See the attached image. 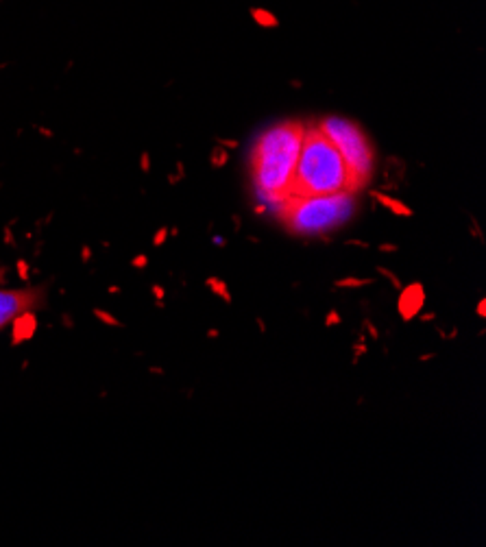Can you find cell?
<instances>
[{
	"label": "cell",
	"mask_w": 486,
	"mask_h": 547,
	"mask_svg": "<svg viewBox=\"0 0 486 547\" xmlns=\"http://www.w3.org/2000/svg\"><path fill=\"white\" fill-rule=\"evenodd\" d=\"M304 137L306 127L294 120H284L262 131L251 151V186L264 192L292 194V179Z\"/></svg>",
	"instance_id": "obj_1"
},
{
	"label": "cell",
	"mask_w": 486,
	"mask_h": 547,
	"mask_svg": "<svg viewBox=\"0 0 486 547\" xmlns=\"http://www.w3.org/2000/svg\"><path fill=\"white\" fill-rule=\"evenodd\" d=\"M351 190L349 170L336 151L327 135L316 129H306L304 147L296 160L292 194L294 197H312V194H334Z\"/></svg>",
	"instance_id": "obj_2"
},
{
	"label": "cell",
	"mask_w": 486,
	"mask_h": 547,
	"mask_svg": "<svg viewBox=\"0 0 486 547\" xmlns=\"http://www.w3.org/2000/svg\"><path fill=\"white\" fill-rule=\"evenodd\" d=\"M356 209L358 199L351 190L334 194L294 197L284 216V223L294 236L323 238L345 227L356 216Z\"/></svg>",
	"instance_id": "obj_3"
},
{
	"label": "cell",
	"mask_w": 486,
	"mask_h": 547,
	"mask_svg": "<svg viewBox=\"0 0 486 547\" xmlns=\"http://www.w3.org/2000/svg\"><path fill=\"white\" fill-rule=\"evenodd\" d=\"M319 129L327 135V140L334 144L336 151L341 153V157L349 170L351 192L364 188L373 177L376 151H373L362 127L343 116H325L321 120Z\"/></svg>",
	"instance_id": "obj_4"
},
{
	"label": "cell",
	"mask_w": 486,
	"mask_h": 547,
	"mask_svg": "<svg viewBox=\"0 0 486 547\" xmlns=\"http://www.w3.org/2000/svg\"><path fill=\"white\" fill-rule=\"evenodd\" d=\"M46 308V286L0 288V332L14 325L22 314Z\"/></svg>",
	"instance_id": "obj_5"
},
{
	"label": "cell",
	"mask_w": 486,
	"mask_h": 547,
	"mask_svg": "<svg viewBox=\"0 0 486 547\" xmlns=\"http://www.w3.org/2000/svg\"><path fill=\"white\" fill-rule=\"evenodd\" d=\"M423 306H425V288L419 281L399 290L397 312L401 321H413L415 316H419L423 312Z\"/></svg>",
	"instance_id": "obj_6"
},
{
	"label": "cell",
	"mask_w": 486,
	"mask_h": 547,
	"mask_svg": "<svg viewBox=\"0 0 486 547\" xmlns=\"http://www.w3.org/2000/svg\"><path fill=\"white\" fill-rule=\"evenodd\" d=\"M35 327H37V316H35V312L22 314V316L14 323V345H18V343H22V340L31 338L33 332H35Z\"/></svg>",
	"instance_id": "obj_7"
},
{
	"label": "cell",
	"mask_w": 486,
	"mask_h": 547,
	"mask_svg": "<svg viewBox=\"0 0 486 547\" xmlns=\"http://www.w3.org/2000/svg\"><path fill=\"white\" fill-rule=\"evenodd\" d=\"M205 286H207V290H212L216 297H220L227 306H232L234 297H232V290L227 288V281H222L220 277H207V279H205Z\"/></svg>",
	"instance_id": "obj_8"
},
{
	"label": "cell",
	"mask_w": 486,
	"mask_h": 547,
	"mask_svg": "<svg viewBox=\"0 0 486 547\" xmlns=\"http://www.w3.org/2000/svg\"><path fill=\"white\" fill-rule=\"evenodd\" d=\"M373 199H378L388 212H393L395 216H413V209H410L408 205H403L401 201H397V199H391V197H386V194H382V192H373Z\"/></svg>",
	"instance_id": "obj_9"
},
{
	"label": "cell",
	"mask_w": 486,
	"mask_h": 547,
	"mask_svg": "<svg viewBox=\"0 0 486 547\" xmlns=\"http://www.w3.org/2000/svg\"><path fill=\"white\" fill-rule=\"evenodd\" d=\"M373 283V279L371 277H343V279H338V281H334V286L336 288H343V290H347V288H366V286H371Z\"/></svg>",
	"instance_id": "obj_10"
},
{
	"label": "cell",
	"mask_w": 486,
	"mask_h": 547,
	"mask_svg": "<svg viewBox=\"0 0 486 547\" xmlns=\"http://www.w3.org/2000/svg\"><path fill=\"white\" fill-rule=\"evenodd\" d=\"M251 16H253V20L259 24V26H269V28H273V26H277L279 22H277V18L271 14V11H264V9H253L251 11Z\"/></svg>",
	"instance_id": "obj_11"
},
{
	"label": "cell",
	"mask_w": 486,
	"mask_h": 547,
	"mask_svg": "<svg viewBox=\"0 0 486 547\" xmlns=\"http://www.w3.org/2000/svg\"><path fill=\"white\" fill-rule=\"evenodd\" d=\"M227 157H229V153H227L225 149H222V147H218V149L212 153L210 162H212V166L220 168V166H225V164H227Z\"/></svg>",
	"instance_id": "obj_12"
},
{
	"label": "cell",
	"mask_w": 486,
	"mask_h": 547,
	"mask_svg": "<svg viewBox=\"0 0 486 547\" xmlns=\"http://www.w3.org/2000/svg\"><path fill=\"white\" fill-rule=\"evenodd\" d=\"M378 273L382 275V277H386L388 281H391V286L395 288V290H401L403 288V283H401V279L391 271V269H384V266H378Z\"/></svg>",
	"instance_id": "obj_13"
},
{
	"label": "cell",
	"mask_w": 486,
	"mask_h": 547,
	"mask_svg": "<svg viewBox=\"0 0 486 547\" xmlns=\"http://www.w3.org/2000/svg\"><path fill=\"white\" fill-rule=\"evenodd\" d=\"M341 323H343L341 312H336V310H329V312H327V316H325V327H336V325H341Z\"/></svg>",
	"instance_id": "obj_14"
},
{
	"label": "cell",
	"mask_w": 486,
	"mask_h": 547,
	"mask_svg": "<svg viewBox=\"0 0 486 547\" xmlns=\"http://www.w3.org/2000/svg\"><path fill=\"white\" fill-rule=\"evenodd\" d=\"M364 330L368 332L371 340H380V330H378V327H376V325H373V321L364 318Z\"/></svg>",
	"instance_id": "obj_15"
},
{
	"label": "cell",
	"mask_w": 486,
	"mask_h": 547,
	"mask_svg": "<svg viewBox=\"0 0 486 547\" xmlns=\"http://www.w3.org/2000/svg\"><path fill=\"white\" fill-rule=\"evenodd\" d=\"M94 314H96V316H98V318H100L103 323H107V325H116V327L120 325V323H118V321H116L114 316H111V314H107V312H103V310H96Z\"/></svg>",
	"instance_id": "obj_16"
},
{
	"label": "cell",
	"mask_w": 486,
	"mask_h": 547,
	"mask_svg": "<svg viewBox=\"0 0 486 547\" xmlns=\"http://www.w3.org/2000/svg\"><path fill=\"white\" fill-rule=\"evenodd\" d=\"M353 351H356V358H353V364H356V362H358V358L366 353V347H364V336H360V340L353 345Z\"/></svg>",
	"instance_id": "obj_17"
},
{
	"label": "cell",
	"mask_w": 486,
	"mask_h": 547,
	"mask_svg": "<svg viewBox=\"0 0 486 547\" xmlns=\"http://www.w3.org/2000/svg\"><path fill=\"white\" fill-rule=\"evenodd\" d=\"M166 238H168V229H166V227H162V229L155 234V238H153V244H155V246H162V244L166 242Z\"/></svg>",
	"instance_id": "obj_18"
},
{
	"label": "cell",
	"mask_w": 486,
	"mask_h": 547,
	"mask_svg": "<svg viewBox=\"0 0 486 547\" xmlns=\"http://www.w3.org/2000/svg\"><path fill=\"white\" fill-rule=\"evenodd\" d=\"M475 312H477V316H480V318H486V299H484V297L480 299V303H477Z\"/></svg>",
	"instance_id": "obj_19"
},
{
	"label": "cell",
	"mask_w": 486,
	"mask_h": 547,
	"mask_svg": "<svg viewBox=\"0 0 486 547\" xmlns=\"http://www.w3.org/2000/svg\"><path fill=\"white\" fill-rule=\"evenodd\" d=\"M146 262H148L146 255H138V258L133 260V266H135V269H144V266H146Z\"/></svg>",
	"instance_id": "obj_20"
},
{
	"label": "cell",
	"mask_w": 486,
	"mask_h": 547,
	"mask_svg": "<svg viewBox=\"0 0 486 547\" xmlns=\"http://www.w3.org/2000/svg\"><path fill=\"white\" fill-rule=\"evenodd\" d=\"M220 147L222 149H238V142L236 140H220Z\"/></svg>",
	"instance_id": "obj_21"
},
{
	"label": "cell",
	"mask_w": 486,
	"mask_h": 547,
	"mask_svg": "<svg viewBox=\"0 0 486 547\" xmlns=\"http://www.w3.org/2000/svg\"><path fill=\"white\" fill-rule=\"evenodd\" d=\"M380 251H382V253H397V251H399V246H397V244H386V242H384V244H380Z\"/></svg>",
	"instance_id": "obj_22"
},
{
	"label": "cell",
	"mask_w": 486,
	"mask_h": 547,
	"mask_svg": "<svg viewBox=\"0 0 486 547\" xmlns=\"http://www.w3.org/2000/svg\"><path fill=\"white\" fill-rule=\"evenodd\" d=\"M255 323H257V330H259V334H267V323L262 321V316H257V318H255Z\"/></svg>",
	"instance_id": "obj_23"
},
{
	"label": "cell",
	"mask_w": 486,
	"mask_h": 547,
	"mask_svg": "<svg viewBox=\"0 0 486 547\" xmlns=\"http://www.w3.org/2000/svg\"><path fill=\"white\" fill-rule=\"evenodd\" d=\"M419 318H421V323H432V321L436 318V314H434V312H425V314H421Z\"/></svg>",
	"instance_id": "obj_24"
},
{
	"label": "cell",
	"mask_w": 486,
	"mask_h": 547,
	"mask_svg": "<svg viewBox=\"0 0 486 547\" xmlns=\"http://www.w3.org/2000/svg\"><path fill=\"white\" fill-rule=\"evenodd\" d=\"M347 244H349V246L353 244V246H360V249H368V244H366V242H362V240H349Z\"/></svg>",
	"instance_id": "obj_25"
},
{
	"label": "cell",
	"mask_w": 486,
	"mask_h": 547,
	"mask_svg": "<svg viewBox=\"0 0 486 547\" xmlns=\"http://www.w3.org/2000/svg\"><path fill=\"white\" fill-rule=\"evenodd\" d=\"M212 242H214L216 246H225V238H220V236H214Z\"/></svg>",
	"instance_id": "obj_26"
},
{
	"label": "cell",
	"mask_w": 486,
	"mask_h": 547,
	"mask_svg": "<svg viewBox=\"0 0 486 547\" xmlns=\"http://www.w3.org/2000/svg\"><path fill=\"white\" fill-rule=\"evenodd\" d=\"M218 336H220V332H218V330H207V338H210V340H216Z\"/></svg>",
	"instance_id": "obj_27"
},
{
	"label": "cell",
	"mask_w": 486,
	"mask_h": 547,
	"mask_svg": "<svg viewBox=\"0 0 486 547\" xmlns=\"http://www.w3.org/2000/svg\"><path fill=\"white\" fill-rule=\"evenodd\" d=\"M140 166H142L144 170H148V166H151V164H148V155H146V153L142 155V162H140Z\"/></svg>",
	"instance_id": "obj_28"
},
{
	"label": "cell",
	"mask_w": 486,
	"mask_h": 547,
	"mask_svg": "<svg viewBox=\"0 0 486 547\" xmlns=\"http://www.w3.org/2000/svg\"><path fill=\"white\" fill-rule=\"evenodd\" d=\"M434 358H436V353H425V355H421L419 360H421V362H430V360H434Z\"/></svg>",
	"instance_id": "obj_29"
}]
</instances>
